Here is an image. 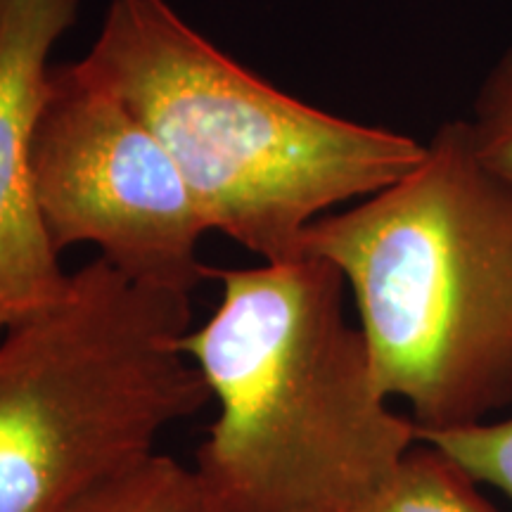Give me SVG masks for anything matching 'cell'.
I'll return each instance as SVG.
<instances>
[{"instance_id":"cell-1","label":"cell","mask_w":512,"mask_h":512,"mask_svg":"<svg viewBox=\"0 0 512 512\" xmlns=\"http://www.w3.org/2000/svg\"><path fill=\"white\" fill-rule=\"evenodd\" d=\"M221 299L181 347L216 418L195 470L223 512H354L418 444L375 380L347 283L299 254L214 271Z\"/></svg>"},{"instance_id":"cell-2","label":"cell","mask_w":512,"mask_h":512,"mask_svg":"<svg viewBox=\"0 0 512 512\" xmlns=\"http://www.w3.org/2000/svg\"><path fill=\"white\" fill-rule=\"evenodd\" d=\"M299 254L342 273L375 380L415 430L512 408V185L465 121L439 126L396 183L313 221Z\"/></svg>"},{"instance_id":"cell-3","label":"cell","mask_w":512,"mask_h":512,"mask_svg":"<svg viewBox=\"0 0 512 512\" xmlns=\"http://www.w3.org/2000/svg\"><path fill=\"white\" fill-rule=\"evenodd\" d=\"M81 72L150 128L209 230L261 261L299 256L313 221L415 169L425 145L292 98L166 0H112Z\"/></svg>"},{"instance_id":"cell-4","label":"cell","mask_w":512,"mask_h":512,"mask_svg":"<svg viewBox=\"0 0 512 512\" xmlns=\"http://www.w3.org/2000/svg\"><path fill=\"white\" fill-rule=\"evenodd\" d=\"M188 294L93 259L0 335V512H57L211 401L181 347Z\"/></svg>"},{"instance_id":"cell-5","label":"cell","mask_w":512,"mask_h":512,"mask_svg":"<svg viewBox=\"0 0 512 512\" xmlns=\"http://www.w3.org/2000/svg\"><path fill=\"white\" fill-rule=\"evenodd\" d=\"M31 169L38 209L60 254L93 245L133 283L188 297L214 278L200 259L209 226L176 159L79 62L50 67Z\"/></svg>"},{"instance_id":"cell-6","label":"cell","mask_w":512,"mask_h":512,"mask_svg":"<svg viewBox=\"0 0 512 512\" xmlns=\"http://www.w3.org/2000/svg\"><path fill=\"white\" fill-rule=\"evenodd\" d=\"M79 0H0V335L50 309L69 287L36 200L31 140L50 50Z\"/></svg>"},{"instance_id":"cell-7","label":"cell","mask_w":512,"mask_h":512,"mask_svg":"<svg viewBox=\"0 0 512 512\" xmlns=\"http://www.w3.org/2000/svg\"><path fill=\"white\" fill-rule=\"evenodd\" d=\"M57 512H223L195 467L155 451Z\"/></svg>"},{"instance_id":"cell-8","label":"cell","mask_w":512,"mask_h":512,"mask_svg":"<svg viewBox=\"0 0 512 512\" xmlns=\"http://www.w3.org/2000/svg\"><path fill=\"white\" fill-rule=\"evenodd\" d=\"M451 458L418 441L377 494L354 512H498Z\"/></svg>"},{"instance_id":"cell-9","label":"cell","mask_w":512,"mask_h":512,"mask_svg":"<svg viewBox=\"0 0 512 512\" xmlns=\"http://www.w3.org/2000/svg\"><path fill=\"white\" fill-rule=\"evenodd\" d=\"M415 432L418 441L451 458L479 486H491L512 498V415L448 430Z\"/></svg>"},{"instance_id":"cell-10","label":"cell","mask_w":512,"mask_h":512,"mask_svg":"<svg viewBox=\"0 0 512 512\" xmlns=\"http://www.w3.org/2000/svg\"><path fill=\"white\" fill-rule=\"evenodd\" d=\"M465 126L482 164L512 185V46L484 76Z\"/></svg>"}]
</instances>
